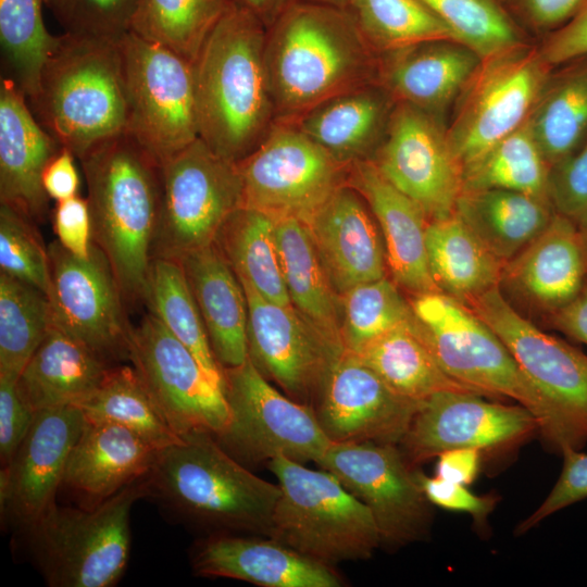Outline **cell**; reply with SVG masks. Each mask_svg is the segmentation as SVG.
Instances as JSON below:
<instances>
[{
	"label": "cell",
	"instance_id": "4fadbf2b",
	"mask_svg": "<svg viewBox=\"0 0 587 587\" xmlns=\"http://www.w3.org/2000/svg\"><path fill=\"white\" fill-rule=\"evenodd\" d=\"M520 47L482 60L463 88L460 108L446 132L462 170L521 127L548 84L549 65L540 52Z\"/></svg>",
	"mask_w": 587,
	"mask_h": 587
},
{
	"label": "cell",
	"instance_id": "f907efd6",
	"mask_svg": "<svg viewBox=\"0 0 587 587\" xmlns=\"http://www.w3.org/2000/svg\"><path fill=\"white\" fill-rule=\"evenodd\" d=\"M549 199L555 212L578 225L587 216V138L550 172Z\"/></svg>",
	"mask_w": 587,
	"mask_h": 587
},
{
	"label": "cell",
	"instance_id": "5b68a950",
	"mask_svg": "<svg viewBox=\"0 0 587 587\" xmlns=\"http://www.w3.org/2000/svg\"><path fill=\"white\" fill-rule=\"evenodd\" d=\"M27 102L39 124L77 159L124 132L127 103L121 40L60 35Z\"/></svg>",
	"mask_w": 587,
	"mask_h": 587
},
{
	"label": "cell",
	"instance_id": "4dcf8cb0",
	"mask_svg": "<svg viewBox=\"0 0 587 587\" xmlns=\"http://www.w3.org/2000/svg\"><path fill=\"white\" fill-rule=\"evenodd\" d=\"M386 54L377 80L399 102L428 113L446 107L482 61L474 51L453 41L425 42Z\"/></svg>",
	"mask_w": 587,
	"mask_h": 587
},
{
	"label": "cell",
	"instance_id": "ffe728a7",
	"mask_svg": "<svg viewBox=\"0 0 587 587\" xmlns=\"http://www.w3.org/2000/svg\"><path fill=\"white\" fill-rule=\"evenodd\" d=\"M238 279L247 300L248 358L291 399L313 408L333 362L345 349L302 322L292 305L265 299Z\"/></svg>",
	"mask_w": 587,
	"mask_h": 587
},
{
	"label": "cell",
	"instance_id": "7bdbcfd3",
	"mask_svg": "<svg viewBox=\"0 0 587 587\" xmlns=\"http://www.w3.org/2000/svg\"><path fill=\"white\" fill-rule=\"evenodd\" d=\"M345 10L376 52L457 42L450 28L421 0H350Z\"/></svg>",
	"mask_w": 587,
	"mask_h": 587
},
{
	"label": "cell",
	"instance_id": "2e32d148",
	"mask_svg": "<svg viewBox=\"0 0 587 587\" xmlns=\"http://www.w3.org/2000/svg\"><path fill=\"white\" fill-rule=\"evenodd\" d=\"M316 464L369 508L382 545L405 546L428 533L430 502L397 445L332 442Z\"/></svg>",
	"mask_w": 587,
	"mask_h": 587
},
{
	"label": "cell",
	"instance_id": "9c48e42d",
	"mask_svg": "<svg viewBox=\"0 0 587 587\" xmlns=\"http://www.w3.org/2000/svg\"><path fill=\"white\" fill-rule=\"evenodd\" d=\"M236 164L240 208L274 221L296 217L305 224L347 185L350 168L295 124L284 122H275L258 147Z\"/></svg>",
	"mask_w": 587,
	"mask_h": 587
},
{
	"label": "cell",
	"instance_id": "3957f363",
	"mask_svg": "<svg viewBox=\"0 0 587 587\" xmlns=\"http://www.w3.org/2000/svg\"><path fill=\"white\" fill-rule=\"evenodd\" d=\"M78 160L92 241L107 257L125 302L143 303L162 198V164L125 130Z\"/></svg>",
	"mask_w": 587,
	"mask_h": 587
},
{
	"label": "cell",
	"instance_id": "8d00e7d4",
	"mask_svg": "<svg viewBox=\"0 0 587 587\" xmlns=\"http://www.w3.org/2000/svg\"><path fill=\"white\" fill-rule=\"evenodd\" d=\"M214 245L238 278L265 299L292 305L283 276L272 217L239 208L226 220Z\"/></svg>",
	"mask_w": 587,
	"mask_h": 587
},
{
	"label": "cell",
	"instance_id": "db71d44e",
	"mask_svg": "<svg viewBox=\"0 0 587 587\" xmlns=\"http://www.w3.org/2000/svg\"><path fill=\"white\" fill-rule=\"evenodd\" d=\"M52 224L63 248L75 257L88 258L93 241L87 198L77 195L57 201L52 210Z\"/></svg>",
	"mask_w": 587,
	"mask_h": 587
},
{
	"label": "cell",
	"instance_id": "d6986e66",
	"mask_svg": "<svg viewBox=\"0 0 587 587\" xmlns=\"http://www.w3.org/2000/svg\"><path fill=\"white\" fill-rule=\"evenodd\" d=\"M482 397L444 391L424 400L398 445L408 463L414 467L455 448L497 449L538 430L536 417L523 405Z\"/></svg>",
	"mask_w": 587,
	"mask_h": 587
},
{
	"label": "cell",
	"instance_id": "7a4b0ae2",
	"mask_svg": "<svg viewBox=\"0 0 587 587\" xmlns=\"http://www.w3.org/2000/svg\"><path fill=\"white\" fill-rule=\"evenodd\" d=\"M266 29L237 1L193 62L199 138L232 162L253 151L275 123L264 61Z\"/></svg>",
	"mask_w": 587,
	"mask_h": 587
},
{
	"label": "cell",
	"instance_id": "bcb514c9",
	"mask_svg": "<svg viewBox=\"0 0 587 587\" xmlns=\"http://www.w3.org/2000/svg\"><path fill=\"white\" fill-rule=\"evenodd\" d=\"M341 296L340 335L345 348L352 352L414 319L411 303L386 276L355 285Z\"/></svg>",
	"mask_w": 587,
	"mask_h": 587
},
{
	"label": "cell",
	"instance_id": "be15d7a7",
	"mask_svg": "<svg viewBox=\"0 0 587 587\" xmlns=\"http://www.w3.org/2000/svg\"><path fill=\"white\" fill-rule=\"evenodd\" d=\"M346 9L350 0H302Z\"/></svg>",
	"mask_w": 587,
	"mask_h": 587
},
{
	"label": "cell",
	"instance_id": "603a6c76",
	"mask_svg": "<svg viewBox=\"0 0 587 587\" xmlns=\"http://www.w3.org/2000/svg\"><path fill=\"white\" fill-rule=\"evenodd\" d=\"M261 535L215 533L192 547L198 575L226 577L262 587H339L333 566L312 560L283 542Z\"/></svg>",
	"mask_w": 587,
	"mask_h": 587
},
{
	"label": "cell",
	"instance_id": "60d3db41",
	"mask_svg": "<svg viewBox=\"0 0 587 587\" xmlns=\"http://www.w3.org/2000/svg\"><path fill=\"white\" fill-rule=\"evenodd\" d=\"M550 172L527 120L463 170V191L507 189L550 201Z\"/></svg>",
	"mask_w": 587,
	"mask_h": 587
},
{
	"label": "cell",
	"instance_id": "b9f144b4",
	"mask_svg": "<svg viewBox=\"0 0 587 587\" xmlns=\"http://www.w3.org/2000/svg\"><path fill=\"white\" fill-rule=\"evenodd\" d=\"M238 0H140L132 30L195 62L207 38Z\"/></svg>",
	"mask_w": 587,
	"mask_h": 587
},
{
	"label": "cell",
	"instance_id": "6f0895ef",
	"mask_svg": "<svg viewBox=\"0 0 587 587\" xmlns=\"http://www.w3.org/2000/svg\"><path fill=\"white\" fill-rule=\"evenodd\" d=\"M75 158L68 149L62 147L42 173L43 189L55 202L78 195L80 182Z\"/></svg>",
	"mask_w": 587,
	"mask_h": 587
},
{
	"label": "cell",
	"instance_id": "8fae6325",
	"mask_svg": "<svg viewBox=\"0 0 587 587\" xmlns=\"http://www.w3.org/2000/svg\"><path fill=\"white\" fill-rule=\"evenodd\" d=\"M223 372L229 420L214 437L226 452L242 464L276 455L300 463L321 459L332 441L312 407L280 394L249 358Z\"/></svg>",
	"mask_w": 587,
	"mask_h": 587
},
{
	"label": "cell",
	"instance_id": "7402d4cb",
	"mask_svg": "<svg viewBox=\"0 0 587 587\" xmlns=\"http://www.w3.org/2000/svg\"><path fill=\"white\" fill-rule=\"evenodd\" d=\"M84 424L83 412L74 405L35 412L27 435L0 471L4 525L24 530L55 504L68 457Z\"/></svg>",
	"mask_w": 587,
	"mask_h": 587
},
{
	"label": "cell",
	"instance_id": "44dd1931",
	"mask_svg": "<svg viewBox=\"0 0 587 587\" xmlns=\"http://www.w3.org/2000/svg\"><path fill=\"white\" fill-rule=\"evenodd\" d=\"M421 404L395 392L345 349L333 362L313 409L332 442L398 446Z\"/></svg>",
	"mask_w": 587,
	"mask_h": 587
},
{
	"label": "cell",
	"instance_id": "6da1fadb",
	"mask_svg": "<svg viewBox=\"0 0 587 587\" xmlns=\"http://www.w3.org/2000/svg\"><path fill=\"white\" fill-rule=\"evenodd\" d=\"M345 9L292 0L266 29L265 70L275 122L378 79L379 60Z\"/></svg>",
	"mask_w": 587,
	"mask_h": 587
},
{
	"label": "cell",
	"instance_id": "94428289",
	"mask_svg": "<svg viewBox=\"0 0 587 587\" xmlns=\"http://www.w3.org/2000/svg\"><path fill=\"white\" fill-rule=\"evenodd\" d=\"M551 320L557 329L587 345V282L570 303L552 312Z\"/></svg>",
	"mask_w": 587,
	"mask_h": 587
},
{
	"label": "cell",
	"instance_id": "e7e4bbea",
	"mask_svg": "<svg viewBox=\"0 0 587 587\" xmlns=\"http://www.w3.org/2000/svg\"><path fill=\"white\" fill-rule=\"evenodd\" d=\"M578 226L580 228V232H582V235H583V238H584V242H585V246H586V250H587V216Z\"/></svg>",
	"mask_w": 587,
	"mask_h": 587
},
{
	"label": "cell",
	"instance_id": "52a82bcc",
	"mask_svg": "<svg viewBox=\"0 0 587 587\" xmlns=\"http://www.w3.org/2000/svg\"><path fill=\"white\" fill-rule=\"evenodd\" d=\"M267 466L280 488L268 537L328 566L369 559L382 545L369 508L334 474L285 455Z\"/></svg>",
	"mask_w": 587,
	"mask_h": 587
},
{
	"label": "cell",
	"instance_id": "6125c7cd",
	"mask_svg": "<svg viewBox=\"0 0 587 587\" xmlns=\"http://www.w3.org/2000/svg\"><path fill=\"white\" fill-rule=\"evenodd\" d=\"M248 8L266 28L273 25L292 0H238Z\"/></svg>",
	"mask_w": 587,
	"mask_h": 587
},
{
	"label": "cell",
	"instance_id": "ee69618b",
	"mask_svg": "<svg viewBox=\"0 0 587 587\" xmlns=\"http://www.w3.org/2000/svg\"><path fill=\"white\" fill-rule=\"evenodd\" d=\"M51 324L47 294L0 273V378L17 379Z\"/></svg>",
	"mask_w": 587,
	"mask_h": 587
},
{
	"label": "cell",
	"instance_id": "5bb4252c",
	"mask_svg": "<svg viewBox=\"0 0 587 587\" xmlns=\"http://www.w3.org/2000/svg\"><path fill=\"white\" fill-rule=\"evenodd\" d=\"M128 361L177 436L192 432L217 436L226 428L229 410L223 390L149 311L132 326Z\"/></svg>",
	"mask_w": 587,
	"mask_h": 587
},
{
	"label": "cell",
	"instance_id": "9a60e30c",
	"mask_svg": "<svg viewBox=\"0 0 587 587\" xmlns=\"http://www.w3.org/2000/svg\"><path fill=\"white\" fill-rule=\"evenodd\" d=\"M462 302L500 338L580 450L587 442V355L519 314L499 286Z\"/></svg>",
	"mask_w": 587,
	"mask_h": 587
},
{
	"label": "cell",
	"instance_id": "9f6ffc18",
	"mask_svg": "<svg viewBox=\"0 0 587 587\" xmlns=\"http://www.w3.org/2000/svg\"><path fill=\"white\" fill-rule=\"evenodd\" d=\"M540 54L549 66L587 57V0L549 37Z\"/></svg>",
	"mask_w": 587,
	"mask_h": 587
},
{
	"label": "cell",
	"instance_id": "f6af8a7d",
	"mask_svg": "<svg viewBox=\"0 0 587 587\" xmlns=\"http://www.w3.org/2000/svg\"><path fill=\"white\" fill-rule=\"evenodd\" d=\"M43 4V0H0L2 76L27 99L36 93L42 67L60 40L45 26Z\"/></svg>",
	"mask_w": 587,
	"mask_h": 587
},
{
	"label": "cell",
	"instance_id": "e0dca14e",
	"mask_svg": "<svg viewBox=\"0 0 587 587\" xmlns=\"http://www.w3.org/2000/svg\"><path fill=\"white\" fill-rule=\"evenodd\" d=\"M48 252L52 323L110 364L128 361L133 325L104 253L92 243L88 258L82 259L58 240L49 243Z\"/></svg>",
	"mask_w": 587,
	"mask_h": 587
},
{
	"label": "cell",
	"instance_id": "83f0119b",
	"mask_svg": "<svg viewBox=\"0 0 587 587\" xmlns=\"http://www.w3.org/2000/svg\"><path fill=\"white\" fill-rule=\"evenodd\" d=\"M554 312L587 282V250L580 228L554 211L545 229L503 267L502 279Z\"/></svg>",
	"mask_w": 587,
	"mask_h": 587
},
{
	"label": "cell",
	"instance_id": "d4e9b609",
	"mask_svg": "<svg viewBox=\"0 0 587 587\" xmlns=\"http://www.w3.org/2000/svg\"><path fill=\"white\" fill-rule=\"evenodd\" d=\"M347 185L363 198L380 227L395 283L414 296L440 291L428 266V218L420 205L388 182L371 159L350 164Z\"/></svg>",
	"mask_w": 587,
	"mask_h": 587
},
{
	"label": "cell",
	"instance_id": "f546056e",
	"mask_svg": "<svg viewBox=\"0 0 587 587\" xmlns=\"http://www.w3.org/2000/svg\"><path fill=\"white\" fill-rule=\"evenodd\" d=\"M112 366L52 323L18 375L16 390L34 412L76 407L100 386Z\"/></svg>",
	"mask_w": 587,
	"mask_h": 587
},
{
	"label": "cell",
	"instance_id": "681fc988",
	"mask_svg": "<svg viewBox=\"0 0 587 587\" xmlns=\"http://www.w3.org/2000/svg\"><path fill=\"white\" fill-rule=\"evenodd\" d=\"M63 28L74 37L120 41L132 30L140 0H43Z\"/></svg>",
	"mask_w": 587,
	"mask_h": 587
},
{
	"label": "cell",
	"instance_id": "c3c4849f",
	"mask_svg": "<svg viewBox=\"0 0 587 587\" xmlns=\"http://www.w3.org/2000/svg\"><path fill=\"white\" fill-rule=\"evenodd\" d=\"M36 224L14 208L0 204V273L47 294L49 252Z\"/></svg>",
	"mask_w": 587,
	"mask_h": 587
},
{
	"label": "cell",
	"instance_id": "ab89813d",
	"mask_svg": "<svg viewBox=\"0 0 587 587\" xmlns=\"http://www.w3.org/2000/svg\"><path fill=\"white\" fill-rule=\"evenodd\" d=\"M90 422L126 427L163 450L179 444L130 365H113L100 386L76 405Z\"/></svg>",
	"mask_w": 587,
	"mask_h": 587
},
{
	"label": "cell",
	"instance_id": "30bf717a",
	"mask_svg": "<svg viewBox=\"0 0 587 587\" xmlns=\"http://www.w3.org/2000/svg\"><path fill=\"white\" fill-rule=\"evenodd\" d=\"M240 203L236 162L220 157L197 138L162 163V198L152 260H179L213 245Z\"/></svg>",
	"mask_w": 587,
	"mask_h": 587
},
{
	"label": "cell",
	"instance_id": "836d02e7",
	"mask_svg": "<svg viewBox=\"0 0 587 587\" xmlns=\"http://www.w3.org/2000/svg\"><path fill=\"white\" fill-rule=\"evenodd\" d=\"M426 251L438 289L460 301L499 286L505 263L472 232L460 215L430 220Z\"/></svg>",
	"mask_w": 587,
	"mask_h": 587
},
{
	"label": "cell",
	"instance_id": "ac0fdd59",
	"mask_svg": "<svg viewBox=\"0 0 587 587\" xmlns=\"http://www.w3.org/2000/svg\"><path fill=\"white\" fill-rule=\"evenodd\" d=\"M371 160L388 182L420 205L428 221L455 212L463 170L430 113L399 102Z\"/></svg>",
	"mask_w": 587,
	"mask_h": 587
},
{
	"label": "cell",
	"instance_id": "f35d334b",
	"mask_svg": "<svg viewBox=\"0 0 587 587\" xmlns=\"http://www.w3.org/2000/svg\"><path fill=\"white\" fill-rule=\"evenodd\" d=\"M547 84L529 118L533 135L550 167L587 138V57Z\"/></svg>",
	"mask_w": 587,
	"mask_h": 587
},
{
	"label": "cell",
	"instance_id": "74e56055",
	"mask_svg": "<svg viewBox=\"0 0 587 587\" xmlns=\"http://www.w3.org/2000/svg\"><path fill=\"white\" fill-rule=\"evenodd\" d=\"M143 304L196 357L210 379L224 392V372L179 260H152Z\"/></svg>",
	"mask_w": 587,
	"mask_h": 587
},
{
	"label": "cell",
	"instance_id": "277c9868",
	"mask_svg": "<svg viewBox=\"0 0 587 587\" xmlns=\"http://www.w3.org/2000/svg\"><path fill=\"white\" fill-rule=\"evenodd\" d=\"M159 452L148 474V494L173 515L218 533L270 535L280 496L233 458L213 434L192 432Z\"/></svg>",
	"mask_w": 587,
	"mask_h": 587
},
{
	"label": "cell",
	"instance_id": "1f68e13d",
	"mask_svg": "<svg viewBox=\"0 0 587 587\" xmlns=\"http://www.w3.org/2000/svg\"><path fill=\"white\" fill-rule=\"evenodd\" d=\"M353 353L395 392L415 402L422 403L444 391L480 395L446 373L425 340L415 316Z\"/></svg>",
	"mask_w": 587,
	"mask_h": 587
},
{
	"label": "cell",
	"instance_id": "d6a6232c",
	"mask_svg": "<svg viewBox=\"0 0 587 587\" xmlns=\"http://www.w3.org/2000/svg\"><path fill=\"white\" fill-rule=\"evenodd\" d=\"M455 212L504 263L533 241L554 213L550 201L507 189L463 191Z\"/></svg>",
	"mask_w": 587,
	"mask_h": 587
},
{
	"label": "cell",
	"instance_id": "4316f807",
	"mask_svg": "<svg viewBox=\"0 0 587 587\" xmlns=\"http://www.w3.org/2000/svg\"><path fill=\"white\" fill-rule=\"evenodd\" d=\"M160 451L126 427L85 420L68 457L62 487L79 507L95 508L148 475Z\"/></svg>",
	"mask_w": 587,
	"mask_h": 587
},
{
	"label": "cell",
	"instance_id": "7c38bea8",
	"mask_svg": "<svg viewBox=\"0 0 587 587\" xmlns=\"http://www.w3.org/2000/svg\"><path fill=\"white\" fill-rule=\"evenodd\" d=\"M121 48L125 132L162 164L199 138L193 63L133 32Z\"/></svg>",
	"mask_w": 587,
	"mask_h": 587
},
{
	"label": "cell",
	"instance_id": "f1b7e54d",
	"mask_svg": "<svg viewBox=\"0 0 587 587\" xmlns=\"http://www.w3.org/2000/svg\"><path fill=\"white\" fill-rule=\"evenodd\" d=\"M179 261L216 361L222 369L241 365L248 359V309L236 273L214 243Z\"/></svg>",
	"mask_w": 587,
	"mask_h": 587
},
{
	"label": "cell",
	"instance_id": "484cf974",
	"mask_svg": "<svg viewBox=\"0 0 587 587\" xmlns=\"http://www.w3.org/2000/svg\"><path fill=\"white\" fill-rule=\"evenodd\" d=\"M361 198L345 185L305 224L339 295L386 276L385 247Z\"/></svg>",
	"mask_w": 587,
	"mask_h": 587
},
{
	"label": "cell",
	"instance_id": "91938a15",
	"mask_svg": "<svg viewBox=\"0 0 587 587\" xmlns=\"http://www.w3.org/2000/svg\"><path fill=\"white\" fill-rule=\"evenodd\" d=\"M480 450L475 448H455L439 453L435 466V476L447 482L470 485L478 474Z\"/></svg>",
	"mask_w": 587,
	"mask_h": 587
},
{
	"label": "cell",
	"instance_id": "8992f818",
	"mask_svg": "<svg viewBox=\"0 0 587 587\" xmlns=\"http://www.w3.org/2000/svg\"><path fill=\"white\" fill-rule=\"evenodd\" d=\"M423 336L441 367L483 396L505 397L533 413L547 446L575 449L560 416L525 376L500 338L464 302L441 291L410 302ZM576 450V449H575Z\"/></svg>",
	"mask_w": 587,
	"mask_h": 587
},
{
	"label": "cell",
	"instance_id": "ba28073f",
	"mask_svg": "<svg viewBox=\"0 0 587 587\" xmlns=\"http://www.w3.org/2000/svg\"><path fill=\"white\" fill-rule=\"evenodd\" d=\"M147 494L148 475L91 509L55 503L22 530L47 585H116L129 558L130 510Z\"/></svg>",
	"mask_w": 587,
	"mask_h": 587
},
{
	"label": "cell",
	"instance_id": "e575fe53",
	"mask_svg": "<svg viewBox=\"0 0 587 587\" xmlns=\"http://www.w3.org/2000/svg\"><path fill=\"white\" fill-rule=\"evenodd\" d=\"M284 280L291 303L330 345L346 349L337 323L336 291L308 226L296 217L275 220Z\"/></svg>",
	"mask_w": 587,
	"mask_h": 587
},
{
	"label": "cell",
	"instance_id": "11a10c76",
	"mask_svg": "<svg viewBox=\"0 0 587 587\" xmlns=\"http://www.w3.org/2000/svg\"><path fill=\"white\" fill-rule=\"evenodd\" d=\"M16 380L0 378V459L1 465L10 463L27 435L35 412L20 398Z\"/></svg>",
	"mask_w": 587,
	"mask_h": 587
},
{
	"label": "cell",
	"instance_id": "cb8c5ba5",
	"mask_svg": "<svg viewBox=\"0 0 587 587\" xmlns=\"http://www.w3.org/2000/svg\"><path fill=\"white\" fill-rule=\"evenodd\" d=\"M61 148L34 116L16 84L1 76L0 202L36 223L43 222L50 198L42 186V173Z\"/></svg>",
	"mask_w": 587,
	"mask_h": 587
},
{
	"label": "cell",
	"instance_id": "816d5d0a",
	"mask_svg": "<svg viewBox=\"0 0 587 587\" xmlns=\"http://www.w3.org/2000/svg\"><path fill=\"white\" fill-rule=\"evenodd\" d=\"M562 457L557 483L537 510L517 525L516 534L528 532L551 514L587 498V453L566 449Z\"/></svg>",
	"mask_w": 587,
	"mask_h": 587
},
{
	"label": "cell",
	"instance_id": "f5cc1de1",
	"mask_svg": "<svg viewBox=\"0 0 587 587\" xmlns=\"http://www.w3.org/2000/svg\"><path fill=\"white\" fill-rule=\"evenodd\" d=\"M417 478L424 495L432 504L471 514L478 525L486 523L498 502V498L494 495L477 496L465 485L447 482L435 475L426 476L417 472Z\"/></svg>",
	"mask_w": 587,
	"mask_h": 587
},
{
	"label": "cell",
	"instance_id": "d590c367",
	"mask_svg": "<svg viewBox=\"0 0 587 587\" xmlns=\"http://www.w3.org/2000/svg\"><path fill=\"white\" fill-rule=\"evenodd\" d=\"M387 109L380 90L369 85L320 104L292 124L336 159L351 164L369 159Z\"/></svg>",
	"mask_w": 587,
	"mask_h": 587
},
{
	"label": "cell",
	"instance_id": "680465c9",
	"mask_svg": "<svg viewBox=\"0 0 587 587\" xmlns=\"http://www.w3.org/2000/svg\"><path fill=\"white\" fill-rule=\"evenodd\" d=\"M585 0H512L515 9L530 24L552 28L567 22Z\"/></svg>",
	"mask_w": 587,
	"mask_h": 587
},
{
	"label": "cell",
	"instance_id": "7dc6e473",
	"mask_svg": "<svg viewBox=\"0 0 587 587\" xmlns=\"http://www.w3.org/2000/svg\"><path fill=\"white\" fill-rule=\"evenodd\" d=\"M482 60L520 46L519 32L498 0H421Z\"/></svg>",
	"mask_w": 587,
	"mask_h": 587
}]
</instances>
